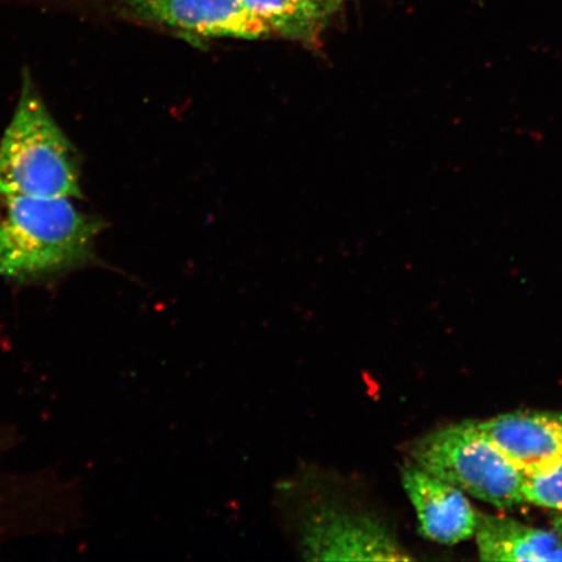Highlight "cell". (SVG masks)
Wrapping results in <instances>:
<instances>
[{
	"label": "cell",
	"mask_w": 562,
	"mask_h": 562,
	"mask_svg": "<svg viewBox=\"0 0 562 562\" xmlns=\"http://www.w3.org/2000/svg\"><path fill=\"white\" fill-rule=\"evenodd\" d=\"M333 3L335 5V9L339 10L341 4L344 3V0H333Z\"/></svg>",
	"instance_id": "12"
},
{
	"label": "cell",
	"mask_w": 562,
	"mask_h": 562,
	"mask_svg": "<svg viewBox=\"0 0 562 562\" xmlns=\"http://www.w3.org/2000/svg\"><path fill=\"white\" fill-rule=\"evenodd\" d=\"M101 217L72 199L0 193V278L41 283L97 261Z\"/></svg>",
	"instance_id": "1"
},
{
	"label": "cell",
	"mask_w": 562,
	"mask_h": 562,
	"mask_svg": "<svg viewBox=\"0 0 562 562\" xmlns=\"http://www.w3.org/2000/svg\"><path fill=\"white\" fill-rule=\"evenodd\" d=\"M402 481L416 509L420 536L446 546L475 536L480 515L465 492L417 465L404 468Z\"/></svg>",
	"instance_id": "6"
},
{
	"label": "cell",
	"mask_w": 562,
	"mask_h": 562,
	"mask_svg": "<svg viewBox=\"0 0 562 562\" xmlns=\"http://www.w3.org/2000/svg\"><path fill=\"white\" fill-rule=\"evenodd\" d=\"M476 546L483 561H562V538L516 519L480 516Z\"/></svg>",
	"instance_id": "8"
},
{
	"label": "cell",
	"mask_w": 562,
	"mask_h": 562,
	"mask_svg": "<svg viewBox=\"0 0 562 562\" xmlns=\"http://www.w3.org/2000/svg\"><path fill=\"white\" fill-rule=\"evenodd\" d=\"M554 531L559 533V536L562 538V510L560 512V515L554 518L553 521Z\"/></svg>",
	"instance_id": "11"
},
{
	"label": "cell",
	"mask_w": 562,
	"mask_h": 562,
	"mask_svg": "<svg viewBox=\"0 0 562 562\" xmlns=\"http://www.w3.org/2000/svg\"><path fill=\"white\" fill-rule=\"evenodd\" d=\"M0 193L81 199V161L25 72L15 112L0 139Z\"/></svg>",
	"instance_id": "2"
},
{
	"label": "cell",
	"mask_w": 562,
	"mask_h": 562,
	"mask_svg": "<svg viewBox=\"0 0 562 562\" xmlns=\"http://www.w3.org/2000/svg\"><path fill=\"white\" fill-rule=\"evenodd\" d=\"M477 426L525 476L562 459L561 413L515 412Z\"/></svg>",
	"instance_id": "7"
},
{
	"label": "cell",
	"mask_w": 562,
	"mask_h": 562,
	"mask_svg": "<svg viewBox=\"0 0 562 562\" xmlns=\"http://www.w3.org/2000/svg\"><path fill=\"white\" fill-rule=\"evenodd\" d=\"M411 456L427 473L494 507L512 508L525 503V474L477 422L467 420L425 435L411 447Z\"/></svg>",
	"instance_id": "3"
},
{
	"label": "cell",
	"mask_w": 562,
	"mask_h": 562,
	"mask_svg": "<svg viewBox=\"0 0 562 562\" xmlns=\"http://www.w3.org/2000/svg\"><path fill=\"white\" fill-rule=\"evenodd\" d=\"M272 35L315 44L337 11L333 0H244Z\"/></svg>",
	"instance_id": "9"
},
{
	"label": "cell",
	"mask_w": 562,
	"mask_h": 562,
	"mask_svg": "<svg viewBox=\"0 0 562 562\" xmlns=\"http://www.w3.org/2000/svg\"><path fill=\"white\" fill-rule=\"evenodd\" d=\"M308 491L292 516L300 551L307 560H412L376 513L346 501L340 492Z\"/></svg>",
	"instance_id": "4"
},
{
	"label": "cell",
	"mask_w": 562,
	"mask_h": 562,
	"mask_svg": "<svg viewBox=\"0 0 562 562\" xmlns=\"http://www.w3.org/2000/svg\"><path fill=\"white\" fill-rule=\"evenodd\" d=\"M133 16L189 42L272 37L244 0H124Z\"/></svg>",
	"instance_id": "5"
},
{
	"label": "cell",
	"mask_w": 562,
	"mask_h": 562,
	"mask_svg": "<svg viewBox=\"0 0 562 562\" xmlns=\"http://www.w3.org/2000/svg\"><path fill=\"white\" fill-rule=\"evenodd\" d=\"M524 501L537 507L562 510V459L539 472L526 475Z\"/></svg>",
	"instance_id": "10"
}]
</instances>
